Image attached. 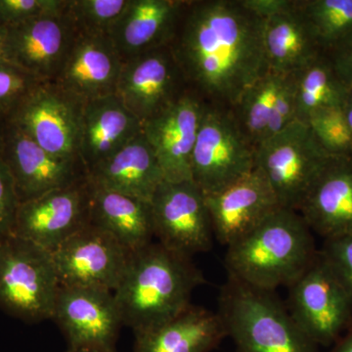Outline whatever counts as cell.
Listing matches in <instances>:
<instances>
[{"label":"cell","mask_w":352,"mask_h":352,"mask_svg":"<svg viewBox=\"0 0 352 352\" xmlns=\"http://www.w3.org/2000/svg\"><path fill=\"white\" fill-rule=\"evenodd\" d=\"M263 25L241 0H188L170 46L189 89L233 108L268 72Z\"/></svg>","instance_id":"6da1fadb"},{"label":"cell","mask_w":352,"mask_h":352,"mask_svg":"<svg viewBox=\"0 0 352 352\" xmlns=\"http://www.w3.org/2000/svg\"><path fill=\"white\" fill-rule=\"evenodd\" d=\"M206 278L193 259L152 242L132 252L122 281L113 292L124 325L133 333L170 320L191 305Z\"/></svg>","instance_id":"7a4b0ae2"},{"label":"cell","mask_w":352,"mask_h":352,"mask_svg":"<svg viewBox=\"0 0 352 352\" xmlns=\"http://www.w3.org/2000/svg\"><path fill=\"white\" fill-rule=\"evenodd\" d=\"M312 231L298 212L279 208L252 232L227 247V277L275 292L288 287L316 256Z\"/></svg>","instance_id":"3957f363"},{"label":"cell","mask_w":352,"mask_h":352,"mask_svg":"<svg viewBox=\"0 0 352 352\" xmlns=\"http://www.w3.org/2000/svg\"><path fill=\"white\" fill-rule=\"evenodd\" d=\"M217 312L237 352H320L275 292L227 277Z\"/></svg>","instance_id":"277c9868"},{"label":"cell","mask_w":352,"mask_h":352,"mask_svg":"<svg viewBox=\"0 0 352 352\" xmlns=\"http://www.w3.org/2000/svg\"><path fill=\"white\" fill-rule=\"evenodd\" d=\"M60 287L51 252L13 233L0 238V307L4 311L28 323L48 320Z\"/></svg>","instance_id":"5b68a950"},{"label":"cell","mask_w":352,"mask_h":352,"mask_svg":"<svg viewBox=\"0 0 352 352\" xmlns=\"http://www.w3.org/2000/svg\"><path fill=\"white\" fill-rule=\"evenodd\" d=\"M332 156L305 122H292L256 148V168L270 183L282 208L298 212Z\"/></svg>","instance_id":"8992f818"},{"label":"cell","mask_w":352,"mask_h":352,"mask_svg":"<svg viewBox=\"0 0 352 352\" xmlns=\"http://www.w3.org/2000/svg\"><path fill=\"white\" fill-rule=\"evenodd\" d=\"M254 168L256 147L232 109L207 103L192 154V182L208 195L237 182Z\"/></svg>","instance_id":"52a82bcc"},{"label":"cell","mask_w":352,"mask_h":352,"mask_svg":"<svg viewBox=\"0 0 352 352\" xmlns=\"http://www.w3.org/2000/svg\"><path fill=\"white\" fill-rule=\"evenodd\" d=\"M286 307L298 327L318 346H332L352 325V298L319 250L288 287Z\"/></svg>","instance_id":"ba28073f"},{"label":"cell","mask_w":352,"mask_h":352,"mask_svg":"<svg viewBox=\"0 0 352 352\" xmlns=\"http://www.w3.org/2000/svg\"><path fill=\"white\" fill-rule=\"evenodd\" d=\"M150 205L157 243L190 258L212 249V220L205 194L195 183L164 182Z\"/></svg>","instance_id":"9c48e42d"},{"label":"cell","mask_w":352,"mask_h":352,"mask_svg":"<svg viewBox=\"0 0 352 352\" xmlns=\"http://www.w3.org/2000/svg\"><path fill=\"white\" fill-rule=\"evenodd\" d=\"M82 110V104L54 83L41 82L6 120L50 154L80 160Z\"/></svg>","instance_id":"30bf717a"},{"label":"cell","mask_w":352,"mask_h":352,"mask_svg":"<svg viewBox=\"0 0 352 352\" xmlns=\"http://www.w3.org/2000/svg\"><path fill=\"white\" fill-rule=\"evenodd\" d=\"M90 198L91 185L87 176L69 186L19 204L13 234L53 254L89 224Z\"/></svg>","instance_id":"8fae6325"},{"label":"cell","mask_w":352,"mask_h":352,"mask_svg":"<svg viewBox=\"0 0 352 352\" xmlns=\"http://www.w3.org/2000/svg\"><path fill=\"white\" fill-rule=\"evenodd\" d=\"M188 89L170 46H164L124 62L115 95L143 124Z\"/></svg>","instance_id":"7c38bea8"},{"label":"cell","mask_w":352,"mask_h":352,"mask_svg":"<svg viewBox=\"0 0 352 352\" xmlns=\"http://www.w3.org/2000/svg\"><path fill=\"white\" fill-rule=\"evenodd\" d=\"M51 320L63 333L69 349L116 351L124 326L113 292L94 287H60Z\"/></svg>","instance_id":"4fadbf2b"},{"label":"cell","mask_w":352,"mask_h":352,"mask_svg":"<svg viewBox=\"0 0 352 352\" xmlns=\"http://www.w3.org/2000/svg\"><path fill=\"white\" fill-rule=\"evenodd\" d=\"M61 286L115 292L131 252L103 229L88 224L52 254Z\"/></svg>","instance_id":"5bb4252c"},{"label":"cell","mask_w":352,"mask_h":352,"mask_svg":"<svg viewBox=\"0 0 352 352\" xmlns=\"http://www.w3.org/2000/svg\"><path fill=\"white\" fill-rule=\"evenodd\" d=\"M0 154L12 176L19 204L69 186L87 176L82 160L50 154L6 120Z\"/></svg>","instance_id":"9a60e30c"},{"label":"cell","mask_w":352,"mask_h":352,"mask_svg":"<svg viewBox=\"0 0 352 352\" xmlns=\"http://www.w3.org/2000/svg\"><path fill=\"white\" fill-rule=\"evenodd\" d=\"M64 10L6 28L4 59L41 82H54L78 34Z\"/></svg>","instance_id":"2e32d148"},{"label":"cell","mask_w":352,"mask_h":352,"mask_svg":"<svg viewBox=\"0 0 352 352\" xmlns=\"http://www.w3.org/2000/svg\"><path fill=\"white\" fill-rule=\"evenodd\" d=\"M207 102L188 89L173 105L142 124L164 182H192L191 159Z\"/></svg>","instance_id":"e0dca14e"},{"label":"cell","mask_w":352,"mask_h":352,"mask_svg":"<svg viewBox=\"0 0 352 352\" xmlns=\"http://www.w3.org/2000/svg\"><path fill=\"white\" fill-rule=\"evenodd\" d=\"M122 63L109 34L78 32L52 82L83 105L115 95Z\"/></svg>","instance_id":"ac0fdd59"},{"label":"cell","mask_w":352,"mask_h":352,"mask_svg":"<svg viewBox=\"0 0 352 352\" xmlns=\"http://www.w3.org/2000/svg\"><path fill=\"white\" fill-rule=\"evenodd\" d=\"M205 196L214 239L226 248L252 232L281 208L258 168L226 188Z\"/></svg>","instance_id":"d6986e66"},{"label":"cell","mask_w":352,"mask_h":352,"mask_svg":"<svg viewBox=\"0 0 352 352\" xmlns=\"http://www.w3.org/2000/svg\"><path fill=\"white\" fill-rule=\"evenodd\" d=\"M231 109L245 135L258 147L296 120L295 75L268 71Z\"/></svg>","instance_id":"ffe728a7"},{"label":"cell","mask_w":352,"mask_h":352,"mask_svg":"<svg viewBox=\"0 0 352 352\" xmlns=\"http://www.w3.org/2000/svg\"><path fill=\"white\" fill-rule=\"evenodd\" d=\"M188 0H131L109 36L126 62L170 46Z\"/></svg>","instance_id":"44dd1931"},{"label":"cell","mask_w":352,"mask_h":352,"mask_svg":"<svg viewBox=\"0 0 352 352\" xmlns=\"http://www.w3.org/2000/svg\"><path fill=\"white\" fill-rule=\"evenodd\" d=\"M298 214L324 240L352 233V157L330 160Z\"/></svg>","instance_id":"7402d4cb"},{"label":"cell","mask_w":352,"mask_h":352,"mask_svg":"<svg viewBox=\"0 0 352 352\" xmlns=\"http://www.w3.org/2000/svg\"><path fill=\"white\" fill-rule=\"evenodd\" d=\"M141 131L140 120L116 95L83 104L78 155L87 173L120 151Z\"/></svg>","instance_id":"603a6c76"},{"label":"cell","mask_w":352,"mask_h":352,"mask_svg":"<svg viewBox=\"0 0 352 352\" xmlns=\"http://www.w3.org/2000/svg\"><path fill=\"white\" fill-rule=\"evenodd\" d=\"M87 178L95 187L149 203L164 182L159 161L142 131L120 151L88 170Z\"/></svg>","instance_id":"cb8c5ba5"},{"label":"cell","mask_w":352,"mask_h":352,"mask_svg":"<svg viewBox=\"0 0 352 352\" xmlns=\"http://www.w3.org/2000/svg\"><path fill=\"white\" fill-rule=\"evenodd\" d=\"M226 337L217 312L190 305L161 325L134 333L133 352H212Z\"/></svg>","instance_id":"d4e9b609"},{"label":"cell","mask_w":352,"mask_h":352,"mask_svg":"<svg viewBox=\"0 0 352 352\" xmlns=\"http://www.w3.org/2000/svg\"><path fill=\"white\" fill-rule=\"evenodd\" d=\"M263 45L268 71L282 75L298 73L325 53L300 0L264 20Z\"/></svg>","instance_id":"484cf974"},{"label":"cell","mask_w":352,"mask_h":352,"mask_svg":"<svg viewBox=\"0 0 352 352\" xmlns=\"http://www.w3.org/2000/svg\"><path fill=\"white\" fill-rule=\"evenodd\" d=\"M90 185L89 224L111 234L131 254L154 242L149 201Z\"/></svg>","instance_id":"4316f807"},{"label":"cell","mask_w":352,"mask_h":352,"mask_svg":"<svg viewBox=\"0 0 352 352\" xmlns=\"http://www.w3.org/2000/svg\"><path fill=\"white\" fill-rule=\"evenodd\" d=\"M295 75L296 120L305 122L314 111L342 106L349 88L340 80L326 53Z\"/></svg>","instance_id":"83f0119b"},{"label":"cell","mask_w":352,"mask_h":352,"mask_svg":"<svg viewBox=\"0 0 352 352\" xmlns=\"http://www.w3.org/2000/svg\"><path fill=\"white\" fill-rule=\"evenodd\" d=\"M324 51L352 32V0H300Z\"/></svg>","instance_id":"f1b7e54d"},{"label":"cell","mask_w":352,"mask_h":352,"mask_svg":"<svg viewBox=\"0 0 352 352\" xmlns=\"http://www.w3.org/2000/svg\"><path fill=\"white\" fill-rule=\"evenodd\" d=\"M305 124L330 156L352 157L351 131L342 106L317 109Z\"/></svg>","instance_id":"f546056e"},{"label":"cell","mask_w":352,"mask_h":352,"mask_svg":"<svg viewBox=\"0 0 352 352\" xmlns=\"http://www.w3.org/2000/svg\"><path fill=\"white\" fill-rule=\"evenodd\" d=\"M131 0H67L65 13L78 32L109 34Z\"/></svg>","instance_id":"4dcf8cb0"},{"label":"cell","mask_w":352,"mask_h":352,"mask_svg":"<svg viewBox=\"0 0 352 352\" xmlns=\"http://www.w3.org/2000/svg\"><path fill=\"white\" fill-rule=\"evenodd\" d=\"M41 82L8 60L0 59V118L6 119Z\"/></svg>","instance_id":"1f68e13d"},{"label":"cell","mask_w":352,"mask_h":352,"mask_svg":"<svg viewBox=\"0 0 352 352\" xmlns=\"http://www.w3.org/2000/svg\"><path fill=\"white\" fill-rule=\"evenodd\" d=\"M67 0H0V25L7 28L46 14L61 12Z\"/></svg>","instance_id":"d6a6232c"},{"label":"cell","mask_w":352,"mask_h":352,"mask_svg":"<svg viewBox=\"0 0 352 352\" xmlns=\"http://www.w3.org/2000/svg\"><path fill=\"white\" fill-rule=\"evenodd\" d=\"M319 252L352 298V233L324 240Z\"/></svg>","instance_id":"836d02e7"},{"label":"cell","mask_w":352,"mask_h":352,"mask_svg":"<svg viewBox=\"0 0 352 352\" xmlns=\"http://www.w3.org/2000/svg\"><path fill=\"white\" fill-rule=\"evenodd\" d=\"M18 206L12 176L0 154V238L13 233Z\"/></svg>","instance_id":"e575fe53"},{"label":"cell","mask_w":352,"mask_h":352,"mask_svg":"<svg viewBox=\"0 0 352 352\" xmlns=\"http://www.w3.org/2000/svg\"><path fill=\"white\" fill-rule=\"evenodd\" d=\"M325 53L340 80L347 87L352 88V32Z\"/></svg>","instance_id":"d590c367"},{"label":"cell","mask_w":352,"mask_h":352,"mask_svg":"<svg viewBox=\"0 0 352 352\" xmlns=\"http://www.w3.org/2000/svg\"><path fill=\"white\" fill-rule=\"evenodd\" d=\"M241 2L245 8L266 20L293 7L296 0H241Z\"/></svg>","instance_id":"8d00e7d4"},{"label":"cell","mask_w":352,"mask_h":352,"mask_svg":"<svg viewBox=\"0 0 352 352\" xmlns=\"http://www.w3.org/2000/svg\"><path fill=\"white\" fill-rule=\"evenodd\" d=\"M328 352H352V325Z\"/></svg>","instance_id":"74e56055"},{"label":"cell","mask_w":352,"mask_h":352,"mask_svg":"<svg viewBox=\"0 0 352 352\" xmlns=\"http://www.w3.org/2000/svg\"><path fill=\"white\" fill-rule=\"evenodd\" d=\"M342 109H344V113H346L352 135V88H349V92H347L346 99H344V104H342Z\"/></svg>","instance_id":"f35d334b"},{"label":"cell","mask_w":352,"mask_h":352,"mask_svg":"<svg viewBox=\"0 0 352 352\" xmlns=\"http://www.w3.org/2000/svg\"><path fill=\"white\" fill-rule=\"evenodd\" d=\"M65 352H117L111 349H99V347H75V349H67Z\"/></svg>","instance_id":"ab89813d"},{"label":"cell","mask_w":352,"mask_h":352,"mask_svg":"<svg viewBox=\"0 0 352 352\" xmlns=\"http://www.w3.org/2000/svg\"><path fill=\"white\" fill-rule=\"evenodd\" d=\"M6 29L0 25V59H4L6 52Z\"/></svg>","instance_id":"60d3db41"},{"label":"cell","mask_w":352,"mask_h":352,"mask_svg":"<svg viewBox=\"0 0 352 352\" xmlns=\"http://www.w3.org/2000/svg\"><path fill=\"white\" fill-rule=\"evenodd\" d=\"M4 126H6V119L0 118V150H1L2 141H3Z\"/></svg>","instance_id":"b9f144b4"}]
</instances>
